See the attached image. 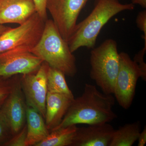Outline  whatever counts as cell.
I'll return each instance as SVG.
<instances>
[{"label":"cell","mask_w":146,"mask_h":146,"mask_svg":"<svg viewBox=\"0 0 146 146\" xmlns=\"http://www.w3.org/2000/svg\"><path fill=\"white\" fill-rule=\"evenodd\" d=\"M115 99L112 94L101 93L96 86L86 84L83 94L74 99L62 121L54 129L78 124L110 122L117 117L112 110Z\"/></svg>","instance_id":"cell-1"},{"label":"cell","mask_w":146,"mask_h":146,"mask_svg":"<svg viewBox=\"0 0 146 146\" xmlns=\"http://www.w3.org/2000/svg\"><path fill=\"white\" fill-rule=\"evenodd\" d=\"M133 4H123L119 0H96L94 9L84 20L77 24L68 41L73 53L85 47L94 48L102 29L113 16L122 11L132 10Z\"/></svg>","instance_id":"cell-2"},{"label":"cell","mask_w":146,"mask_h":146,"mask_svg":"<svg viewBox=\"0 0 146 146\" xmlns=\"http://www.w3.org/2000/svg\"><path fill=\"white\" fill-rule=\"evenodd\" d=\"M29 51L65 75L73 77L77 72L76 58L52 20L48 19L45 22L41 38Z\"/></svg>","instance_id":"cell-3"},{"label":"cell","mask_w":146,"mask_h":146,"mask_svg":"<svg viewBox=\"0 0 146 146\" xmlns=\"http://www.w3.org/2000/svg\"><path fill=\"white\" fill-rule=\"evenodd\" d=\"M90 76L103 93L114 94L119 68V56L116 41L108 39L92 49L90 56Z\"/></svg>","instance_id":"cell-4"},{"label":"cell","mask_w":146,"mask_h":146,"mask_svg":"<svg viewBox=\"0 0 146 146\" xmlns=\"http://www.w3.org/2000/svg\"><path fill=\"white\" fill-rule=\"evenodd\" d=\"M46 21L35 13L17 27H11L0 36V53L16 49L30 50L42 36Z\"/></svg>","instance_id":"cell-5"},{"label":"cell","mask_w":146,"mask_h":146,"mask_svg":"<svg viewBox=\"0 0 146 146\" xmlns=\"http://www.w3.org/2000/svg\"><path fill=\"white\" fill-rule=\"evenodd\" d=\"M119 68L113 94L120 106L127 109L132 104L135 96L136 84L141 78V73L127 53H119Z\"/></svg>","instance_id":"cell-6"},{"label":"cell","mask_w":146,"mask_h":146,"mask_svg":"<svg viewBox=\"0 0 146 146\" xmlns=\"http://www.w3.org/2000/svg\"><path fill=\"white\" fill-rule=\"evenodd\" d=\"M90 0H47V10L63 39L72 34L82 10Z\"/></svg>","instance_id":"cell-7"},{"label":"cell","mask_w":146,"mask_h":146,"mask_svg":"<svg viewBox=\"0 0 146 146\" xmlns=\"http://www.w3.org/2000/svg\"><path fill=\"white\" fill-rule=\"evenodd\" d=\"M49 65L43 61L36 70L21 74L20 83L27 105L34 108L45 119L47 73Z\"/></svg>","instance_id":"cell-8"},{"label":"cell","mask_w":146,"mask_h":146,"mask_svg":"<svg viewBox=\"0 0 146 146\" xmlns=\"http://www.w3.org/2000/svg\"><path fill=\"white\" fill-rule=\"evenodd\" d=\"M43 60L29 51L16 49L0 53V76L9 77L36 70Z\"/></svg>","instance_id":"cell-9"},{"label":"cell","mask_w":146,"mask_h":146,"mask_svg":"<svg viewBox=\"0 0 146 146\" xmlns=\"http://www.w3.org/2000/svg\"><path fill=\"white\" fill-rule=\"evenodd\" d=\"M27 106L20 80L1 108L8 120L13 136L25 125Z\"/></svg>","instance_id":"cell-10"},{"label":"cell","mask_w":146,"mask_h":146,"mask_svg":"<svg viewBox=\"0 0 146 146\" xmlns=\"http://www.w3.org/2000/svg\"><path fill=\"white\" fill-rule=\"evenodd\" d=\"M114 130L108 123L78 127L72 146H109Z\"/></svg>","instance_id":"cell-11"},{"label":"cell","mask_w":146,"mask_h":146,"mask_svg":"<svg viewBox=\"0 0 146 146\" xmlns=\"http://www.w3.org/2000/svg\"><path fill=\"white\" fill-rule=\"evenodd\" d=\"M36 13L33 0H0V25H21Z\"/></svg>","instance_id":"cell-12"},{"label":"cell","mask_w":146,"mask_h":146,"mask_svg":"<svg viewBox=\"0 0 146 146\" xmlns=\"http://www.w3.org/2000/svg\"><path fill=\"white\" fill-rule=\"evenodd\" d=\"M74 99L63 94L48 92L45 121L50 131L60 124Z\"/></svg>","instance_id":"cell-13"},{"label":"cell","mask_w":146,"mask_h":146,"mask_svg":"<svg viewBox=\"0 0 146 146\" xmlns=\"http://www.w3.org/2000/svg\"><path fill=\"white\" fill-rule=\"evenodd\" d=\"M26 122L25 146H35L49 134L50 131L47 128L43 116L34 108L28 105L27 106Z\"/></svg>","instance_id":"cell-14"},{"label":"cell","mask_w":146,"mask_h":146,"mask_svg":"<svg viewBox=\"0 0 146 146\" xmlns=\"http://www.w3.org/2000/svg\"><path fill=\"white\" fill-rule=\"evenodd\" d=\"M141 132L139 121L126 124L114 130L109 146H131L138 140Z\"/></svg>","instance_id":"cell-15"},{"label":"cell","mask_w":146,"mask_h":146,"mask_svg":"<svg viewBox=\"0 0 146 146\" xmlns=\"http://www.w3.org/2000/svg\"><path fill=\"white\" fill-rule=\"evenodd\" d=\"M77 128L72 125L53 129L35 146H72Z\"/></svg>","instance_id":"cell-16"},{"label":"cell","mask_w":146,"mask_h":146,"mask_svg":"<svg viewBox=\"0 0 146 146\" xmlns=\"http://www.w3.org/2000/svg\"><path fill=\"white\" fill-rule=\"evenodd\" d=\"M65 76L62 71L50 66L47 76L48 92L63 94L74 99L72 92L65 80Z\"/></svg>","instance_id":"cell-17"},{"label":"cell","mask_w":146,"mask_h":146,"mask_svg":"<svg viewBox=\"0 0 146 146\" xmlns=\"http://www.w3.org/2000/svg\"><path fill=\"white\" fill-rule=\"evenodd\" d=\"M21 74L9 77L0 76V108L20 80Z\"/></svg>","instance_id":"cell-18"},{"label":"cell","mask_w":146,"mask_h":146,"mask_svg":"<svg viewBox=\"0 0 146 146\" xmlns=\"http://www.w3.org/2000/svg\"><path fill=\"white\" fill-rule=\"evenodd\" d=\"M13 136L8 120L0 108V146H4Z\"/></svg>","instance_id":"cell-19"},{"label":"cell","mask_w":146,"mask_h":146,"mask_svg":"<svg viewBox=\"0 0 146 146\" xmlns=\"http://www.w3.org/2000/svg\"><path fill=\"white\" fill-rule=\"evenodd\" d=\"M27 133V128L26 123L23 128L6 143L4 146H25V143L26 140Z\"/></svg>","instance_id":"cell-20"},{"label":"cell","mask_w":146,"mask_h":146,"mask_svg":"<svg viewBox=\"0 0 146 146\" xmlns=\"http://www.w3.org/2000/svg\"><path fill=\"white\" fill-rule=\"evenodd\" d=\"M146 51V46H145L143 49L136 54L133 60L140 70L141 78L145 81L146 80V64L144 62V58Z\"/></svg>","instance_id":"cell-21"},{"label":"cell","mask_w":146,"mask_h":146,"mask_svg":"<svg viewBox=\"0 0 146 146\" xmlns=\"http://www.w3.org/2000/svg\"><path fill=\"white\" fill-rule=\"evenodd\" d=\"M34 3L36 13L40 17L46 21L48 19L46 4L47 0H33Z\"/></svg>","instance_id":"cell-22"},{"label":"cell","mask_w":146,"mask_h":146,"mask_svg":"<svg viewBox=\"0 0 146 146\" xmlns=\"http://www.w3.org/2000/svg\"><path fill=\"white\" fill-rule=\"evenodd\" d=\"M136 23L139 29L144 33L143 39L145 40V46H146V10L140 11L137 15Z\"/></svg>","instance_id":"cell-23"},{"label":"cell","mask_w":146,"mask_h":146,"mask_svg":"<svg viewBox=\"0 0 146 146\" xmlns=\"http://www.w3.org/2000/svg\"><path fill=\"white\" fill-rule=\"evenodd\" d=\"M138 146H144L146 143V127H144L143 130L141 131L138 139Z\"/></svg>","instance_id":"cell-24"},{"label":"cell","mask_w":146,"mask_h":146,"mask_svg":"<svg viewBox=\"0 0 146 146\" xmlns=\"http://www.w3.org/2000/svg\"><path fill=\"white\" fill-rule=\"evenodd\" d=\"M131 3L133 4L139 5L143 8H146V0H131Z\"/></svg>","instance_id":"cell-25"},{"label":"cell","mask_w":146,"mask_h":146,"mask_svg":"<svg viewBox=\"0 0 146 146\" xmlns=\"http://www.w3.org/2000/svg\"><path fill=\"white\" fill-rule=\"evenodd\" d=\"M10 28V27L5 26L4 25H0V36L8 30Z\"/></svg>","instance_id":"cell-26"}]
</instances>
